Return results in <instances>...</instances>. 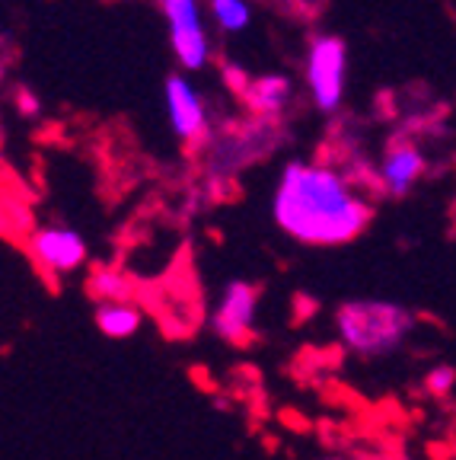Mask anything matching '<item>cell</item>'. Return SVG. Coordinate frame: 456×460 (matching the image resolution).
Instances as JSON below:
<instances>
[{"mask_svg": "<svg viewBox=\"0 0 456 460\" xmlns=\"http://www.w3.org/2000/svg\"><path fill=\"white\" fill-rule=\"evenodd\" d=\"M160 7H163L179 67L189 74L205 71L211 61V32H207L201 0H160Z\"/></svg>", "mask_w": 456, "mask_h": 460, "instance_id": "cell-4", "label": "cell"}, {"mask_svg": "<svg viewBox=\"0 0 456 460\" xmlns=\"http://www.w3.org/2000/svg\"><path fill=\"white\" fill-rule=\"evenodd\" d=\"M29 256L48 279H65L86 266L90 246L80 230L67 224H45L29 234Z\"/></svg>", "mask_w": 456, "mask_h": 460, "instance_id": "cell-5", "label": "cell"}, {"mask_svg": "<svg viewBox=\"0 0 456 460\" xmlns=\"http://www.w3.org/2000/svg\"><path fill=\"white\" fill-rule=\"evenodd\" d=\"M93 323H96V330H100V336L121 342V339H131V336H137V332H141L144 314H141V307H137V304H131V301H125V304H96Z\"/></svg>", "mask_w": 456, "mask_h": 460, "instance_id": "cell-10", "label": "cell"}, {"mask_svg": "<svg viewBox=\"0 0 456 460\" xmlns=\"http://www.w3.org/2000/svg\"><path fill=\"white\" fill-rule=\"evenodd\" d=\"M303 77L320 112H336L345 100V80H348V49L338 36H313L303 61Z\"/></svg>", "mask_w": 456, "mask_h": 460, "instance_id": "cell-3", "label": "cell"}, {"mask_svg": "<svg viewBox=\"0 0 456 460\" xmlns=\"http://www.w3.org/2000/svg\"><path fill=\"white\" fill-rule=\"evenodd\" d=\"M271 217L303 246H345L371 227L373 205L336 166L291 160L271 192Z\"/></svg>", "mask_w": 456, "mask_h": 460, "instance_id": "cell-1", "label": "cell"}, {"mask_svg": "<svg viewBox=\"0 0 456 460\" xmlns=\"http://www.w3.org/2000/svg\"><path fill=\"white\" fill-rule=\"evenodd\" d=\"M90 295L96 297V304H125L135 295V281L118 269L100 266L90 275Z\"/></svg>", "mask_w": 456, "mask_h": 460, "instance_id": "cell-11", "label": "cell"}, {"mask_svg": "<svg viewBox=\"0 0 456 460\" xmlns=\"http://www.w3.org/2000/svg\"><path fill=\"white\" fill-rule=\"evenodd\" d=\"M425 390L437 400H447L456 390V367L453 365H434L425 374Z\"/></svg>", "mask_w": 456, "mask_h": 460, "instance_id": "cell-13", "label": "cell"}, {"mask_svg": "<svg viewBox=\"0 0 456 460\" xmlns=\"http://www.w3.org/2000/svg\"><path fill=\"white\" fill-rule=\"evenodd\" d=\"M163 102H166L170 128L179 141L195 144L207 135V106L186 74H170V77H166Z\"/></svg>", "mask_w": 456, "mask_h": 460, "instance_id": "cell-7", "label": "cell"}, {"mask_svg": "<svg viewBox=\"0 0 456 460\" xmlns=\"http://www.w3.org/2000/svg\"><path fill=\"white\" fill-rule=\"evenodd\" d=\"M207 16L221 32L236 36L252 26V4L250 0H207Z\"/></svg>", "mask_w": 456, "mask_h": 460, "instance_id": "cell-12", "label": "cell"}, {"mask_svg": "<svg viewBox=\"0 0 456 460\" xmlns=\"http://www.w3.org/2000/svg\"><path fill=\"white\" fill-rule=\"evenodd\" d=\"M16 109H20L22 115H29V119H36V115L42 112V102H39L36 93H29V90H20V93H16Z\"/></svg>", "mask_w": 456, "mask_h": 460, "instance_id": "cell-14", "label": "cell"}, {"mask_svg": "<svg viewBox=\"0 0 456 460\" xmlns=\"http://www.w3.org/2000/svg\"><path fill=\"white\" fill-rule=\"evenodd\" d=\"M415 332V316L402 304L377 301V297H357L345 301L336 310V336L345 352L355 358L377 361L399 352L406 339Z\"/></svg>", "mask_w": 456, "mask_h": 460, "instance_id": "cell-2", "label": "cell"}, {"mask_svg": "<svg viewBox=\"0 0 456 460\" xmlns=\"http://www.w3.org/2000/svg\"><path fill=\"white\" fill-rule=\"evenodd\" d=\"M256 316H259V288L252 281H230L221 291V301L215 304L211 314V332L221 342L246 345L256 336Z\"/></svg>", "mask_w": 456, "mask_h": 460, "instance_id": "cell-6", "label": "cell"}, {"mask_svg": "<svg viewBox=\"0 0 456 460\" xmlns=\"http://www.w3.org/2000/svg\"><path fill=\"white\" fill-rule=\"evenodd\" d=\"M242 100L259 115H278L291 100V80L285 74H259L242 86Z\"/></svg>", "mask_w": 456, "mask_h": 460, "instance_id": "cell-9", "label": "cell"}, {"mask_svg": "<svg viewBox=\"0 0 456 460\" xmlns=\"http://www.w3.org/2000/svg\"><path fill=\"white\" fill-rule=\"evenodd\" d=\"M425 170H428L425 154H421L412 141H396V144H390V151L380 160L377 189L383 195H390V199H406L421 182Z\"/></svg>", "mask_w": 456, "mask_h": 460, "instance_id": "cell-8", "label": "cell"}, {"mask_svg": "<svg viewBox=\"0 0 456 460\" xmlns=\"http://www.w3.org/2000/svg\"><path fill=\"white\" fill-rule=\"evenodd\" d=\"M0 80H4V61H0Z\"/></svg>", "mask_w": 456, "mask_h": 460, "instance_id": "cell-15", "label": "cell"}]
</instances>
